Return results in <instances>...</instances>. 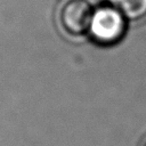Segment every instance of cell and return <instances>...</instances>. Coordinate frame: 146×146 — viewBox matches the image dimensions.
<instances>
[{"mask_svg":"<svg viewBox=\"0 0 146 146\" xmlns=\"http://www.w3.org/2000/svg\"><path fill=\"white\" fill-rule=\"evenodd\" d=\"M141 146H146V138H145V140L143 141V144H141Z\"/></svg>","mask_w":146,"mask_h":146,"instance_id":"cell-4","label":"cell"},{"mask_svg":"<svg viewBox=\"0 0 146 146\" xmlns=\"http://www.w3.org/2000/svg\"><path fill=\"white\" fill-rule=\"evenodd\" d=\"M116 8L129 23H137L146 18V0H106Z\"/></svg>","mask_w":146,"mask_h":146,"instance_id":"cell-3","label":"cell"},{"mask_svg":"<svg viewBox=\"0 0 146 146\" xmlns=\"http://www.w3.org/2000/svg\"><path fill=\"white\" fill-rule=\"evenodd\" d=\"M128 23L116 8L106 2L95 7L88 34L99 46H114L125 36Z\"/></svg>","mask_w":146,"mask_h":146,"instance_id":"cell-1","label":"cell"},{"mask_svg":"<svg viewBox=\"0 0 146 146\" xmlns=\"http://www.w3.org/2000/svg\"><path fill=\"white\" fill-rule=\"evenodd\" d=\"M94 9L90 0H65L58 10L62 31L74 39L87 35Z\"/></svg>","mask_w":146,"mask_h":146,"instance_id":"cell-2","label":"cell"}]
</instances>
